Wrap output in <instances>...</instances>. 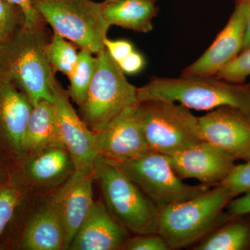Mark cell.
I'll return each mask as SVG.
<instances>
[{"label": "cell", "instance_id": "obj_27", "mask_svg": "<svg viewBox=\"0 0 250 250\" xmlns=\"http://www.w3.org/2000/svg\"><path fill=\"white\" fill-rule=\"evenodd\" d=\"M236 197L250 191V158L244 164L236 165L222 182Z\"/></svg>", "mask_w": 250, "mask_h": 250}, {"label": "cell", "instance_id": "obj_13", "mask_svg": "<svg viewBox=\"0 0 250 250\" xmlns=\"http://www.w3.org/2000/svg\"><path fill=\"white\" fill-rule=\"evenodd\" d=\"M137 106L122 113L104 129L93 131L99 156L123 161L151 151L136 115Z\"/></svg>", "mask_w": 250, "mask_h": 250}, {"label": "cell", "instance_id": "obj_6", "mask_svg": "<svg viewBox=\"0 0 250 250\" xmlns=\"http://www.w3.org/2000/svg\"><path fill=\"white\" fill-rule=\"evenodd\" d=\"M45 22L74 45L92 54L105 49L111 27L103 12V2L93 0H32Z\"/></svg>", "mask_w": 250, "mask_h": 250}, {"label": "cell", "instance_id": "obj_32", "mask_svg": "<svg viewBox=\"0 0 250 250\" xmlns=\"http://www.w3.org/2000/svg\"><path fill=\"white\" fill-rule=\"evenodd\" d=\"M226 210L231 216L250 215V191L232 199L227 205Z\"/></svg>", "mask_w": 250, "mask_h": 250}, {"label": "cell", "instance_id": "obj_24", "mask_svg": "<svg viewBox=\"0 0 250 250\" xmlns=\"http://www.w3.org/2000/svg\"><path fill=\"white\" fill-rule=\"evenodd\" d=\"M22 192L12 182L0 184V237L21 202Z\"/></svg>", "mask_w": 250, "mask_h": 250}, {"label": "cell", "instance_id": "obj_17", "mask_svg": "<svg viewBox=\"0 0 250 250\" xmlns=\"http://www.w3.org/2000/svg\"><path fill=\"white\" fill-rule=\"evenodd\" d=\"M21 243L24 250H65V231L51 198L27 224Z\"/></svg>", "mask_w": 250, "mask_h": 250}, {"label": "cell", "instance_id": "obj_1", "mask_svg": "<svg viewBox=\"0 0 250 250\" xmlns=\"http://www.w3.org/2000/svg\"><path fill=\"white\" fill-rule=\"evenodd\" d=\"M45 22L32 27L24 25L0 42V74L21 88L33 106L42 100L54 103L55 73L47 56Z\"/></svg>", "mask_w": 250, "mask_h": 250}, {"label": "cell", "instance_id": "obj_23", "mask_svg": "<svg viewBox=\"0 0 250 250\" xmlns=\"http://www.w3.org/2000/svg\"><path fill=\"white\" fill-rule=\"evenodd\" d=\"M47 56L54 73L61 72L70 78L78 61L79 52L75 45L54 32L47 46Z\"/></svg>", "mask_w": 250, "mask_h": 250}, {"label": "cell", "instance_id": "obj_7", "mask_svg": "<svg viewBox=\"0 0 250 250\" xmlns=\"http://www.w3.org/2000/svg\"><path fill=\"white\" fill-rule=\"evenodd\" d=\"M149 149L173 155L202 141L198 118L183 105L161 100L140 102L136 109Z\"/></svg>", "mask_w": 250, "mask_h": 250}, {"label": "cell", "instance_id": "obj_29", "mask_svg": "<svg viewBox=\"0 0 250 250\" xmlns=\"http://www.w3.org/2000/svg\"><path fill=\"white\" fill-rule=\"evenodd\" d=\"M105 48L111 58L119 63L135 50L134 45L126 40H110L106 39L104 42Z\"/></svg>", "mask_w": 250, "mask_h": 250}, {"label": "cell", "instance_id": "obj_26", "mask_svg": "<svg viewBox=\"0 0 250 250\" xmlns=\"http://www.w3.org/2000/svg\"><path fill=\"white\" fill-rule=\"evenodd\" d=\"M250 76V48L242 51L215 77L233 83H244Z\"/></svg>", "mask_w": 250, "mask_h": 250}, {"label": "cell", "instance_id": "obj_22", "mask_svg": "<svg viewBox=\"0 0 250 250\" xmlns=\"http://www.w3.org/2000/svg\"><path fill=\"white\" fill-rule=\"evenodd\" d=\"M93 54L82 49L79 52L76 67L69 78L70 86L67 93L79 106L84 103L95 75L97 57H94Z\"/></svg>", "mask_w": 250, "mask_h": 250}, {"label": "cell", "instance_id": "obj_33", "mask_svg": "<svg viewBox=\"0 0 250 250\" xmlns=\"http://www.w3.org/2000/svg\"><path fill=\"white\" fill-rule=\"evenodd\" d=\"M248 4V18L247 22L246 34H245L244 44L243 50L250 48V0H247Z\"/></svg>", "mask_w": 250, "mask_h": 250}, {"label": "cell", "instance_id": "obj_14", "mask_svg": "<svg viewBox=\"0 0 250 250\" xmlns=\"http://www.w3.org/2000/svg\"><path fill=\"white\" fill-rule=\"evenodd\" d=\"M94 179L93 172L75 170L51 197L65 231V250L69 249L74 237L95 204Z\"/></svg>", "mask_w": 250, "mask_h": 250}, {"label": "cell", "instance_id": "obj_18", "mask_svg": "<svg viewBox=\"0 0 250 250\" xmlns=\"http://www.w3.org/2000/svg\"><path fill=\"white\" fill-rule=\"evenodd\" d=\"M63 146L59 135L54 103L42 100L33 106L22 141L24 155H32L42 149Z\"/></svg>", "mask_w": 250, "mask_h": 250}, {"label": "cell", "instance_id": "obj_34", "mask_svg": "<svg viewBox=\"0 0 250 250\" xmlns=\"http://www.w3.org/2000/svg\"><path fill=\"white\" fill-rule=\"evenodd\" d=\"M118 1V0H104V2L109 3V2H112V1ZM153 1H157V0H153Z\"/></svg>", "mask_w": 250, "mask_h": 250}, {"label": "cell", "instance_id": "obj_12", "mask_svg": "<svg viewBox=\"0 0 250 250\" xmlns=\"http://www.w3.org/2000/svg\"><path fill=\"white\" fill-rule=\"evenodd\" d=\"M168 157L181 179H197L209 187L221 184L236 161L223 149L204 141Z\"/></svg>", "mask_w": 250, "mask_h": 250}, {"label": "cell", "instance_id": "obj_2", "mask_svg": "<svg viewBox=\"0 0 250 250\" xmlns=\"http://www.w3.org/2000/svg\"><path fill=\"white\" fill-rule=\"evenodd\" d=\"M152 100L179 103L197 111L231 106L250 115V85L233 83L215 76L153 77L138 88L139 103Z\"/></svg>", "mask_w": 250, "mask_h": 250}, {"label": "cell", "instance_id": "obj_19", "mask_svg": "<svg viewBox=\"0 0 250 250\" xmlns=\"http://www.w3.org/2000/svg\"><path fill=\"white\" fill-rule=\"evenodd\" d=\"M30 156L26 164V174L39 187L62 183L75 170L71 156L63 146L46 148Z\"/></svg>", "mask_w": 250, "mask_h": 250}, {"label": "cell", "instance_id": "obj_20", "mask_svg": "<svg viewBox=\"0 0 250 250\" xmlns=\"http://www.w3.org/2000/svg\"><path fill=\"white\" fill-rule=\"evenodd\" d=\"M103 12L110 25L147 33L153 29L152 20L159 12L153 0H118L103 1Z\"/></svg>", "mask_w": 250, "mask_h": 250}, {"label": "cell", "instance_id": "obj_30", "mask_svg": "<svg viewBox=\"0 0 250 250\" xmlns=\"http://www.w3.org/2000/svg\"><path fill=\"white\" fill-rule=\"evenodd\" d=\"M118 64L125 74L136 75L144 68L146 59L142 54L134 50Z\"/></svg>", "mask_w": 250, "mask_h": 250}, {"label": "cell", "instance_id": "obj_28", "mask_svg": "<svg viewBox=\"0 0 250 250\" xmlns=\"http://www.w3.org/2000/svg\"><path fill=\"white\" fill-rule=\"evenodd\" d=\"M123 250H170L169 243L161 233L156 232L136 235L128 238Z\"/></svg>", "mask_w": 250, "mask_h": 250}, {"label": "cell", "instance_id": "obj_31", "mask_svg": "<svg viewBox=\"0 0 250 250\" xmlns=\"http://www.w3.org/2000/svg\"><path fill=\"white\" fill-rule=\"evenodd\" d=\"M14 4H17L24 13L25 22L24 25L32 27L45 22L39 13L35 9L32 4V0H8Z\"/></svg>", "mask_w": 250, "mask_h": 250}, {"label": "cell", "instance_id": "obj_10", "mask_svg": "<svg viewBox=\"0 0 250 250\" xmlns=\"http://www.w3.org/2000/svg\"><path fill=\"white\" fill-rule=\"evenodd\" d=\"M202 141L223 149L233 158H250V115L238 108L220 106L198 118Z\"/></svg>", "mask_w": 250, "mask_h": 250}, {"label": "cell", "instance_id": "obj_15", "mask_svg": "<svg viewBox=\"0 0 250 250\" xmlns=\"http://www.w3.org/2000/svg\"><path fill=\"white\" fill-rule=\"evenodd\" d=\"M32 108L27 95L0 74V149L8 155L24 156L23 137Z\"/></svg>", "mask_w": 250, "mask_h": 250}, {"label": "cell", "instance_id": "obj_11", "mask_svg": "<svg viewBox=\"0 0 250 250\" xmlns=\"http://www.w3.org/2000/svg\"><path fill=\"white\" fill-rule=\"evenodd\" d=\"M248 18L247 0H236L226 26L205 53L184 69L181 76H215L232 62L243 50Z\"/></svg>", "mask_w": 250, "mask_h": 250}, {"label": "cell", "instance_id": "obj_25", "mask_svg": "<svg viewBox=\"0 0 250 250\" xmlns=\"http://www.w3.org/2000/svg\"><path fill=\"white\" fill-rule=\"evenodd\" d=\"M24 13L17 4L8 0H0V34L4 40L23 27Z\"/></svg>", "mask_w": 250, "mask_h": 250}, {"label": "cell", "instance_id": "obj_3", "mask_svg": "<svg viewBox=\"0 0 250 250\" xmlns=\"http://www.w3.org/2000/svg\"><path fill=\"white\" fill-rule=\"evenodd\" d=\"M234 197L219 184L196 197L167 206L159 209L157 231L172 250L195 245L232 217L226 207Z\"/></svg>", "mask_w": 250, "mask_h": 250}, {"label": "cell", "instance_id": "obj_4", "mask_svg": "<svg viewBox=\"0 0 250 250\" xmlns=\"http://www.w3.org/2000/svg\"><path fill=\"white\" fill-rule=\"evenodd\" d=\"M93 172L104 204L118 223L135 235L157 231L159 208L113 161L99 156Z\"/></svg>", "mask_w": 250, "mask_h": 250}, {"label": "cell", "instance_id": "obj_35", "mask_svg": "<svg viewBox=\"0 0 250 250\" xmlns=\"http://www.w3.org/2000/svg\"><path fill=\"white\" fill-rule=\"evenodd\" d=\"M4 41V39H3L2 36H1V34H0V42H1V41Z\"/></svg>", "mask_w": 250, "mask_h": 250}, {"label": "cell", "instance_id": "obj_21", "mask_svg": "<svg viewBox=\"0 0 250 250\" xmlns=\"http://www.w3.org/2000/svg\"><path fill=\"white\" fill-rule=\"evenodd\" d=\"M194 250H250V219L232 216L194 245Z\"/></svg>", "mask_w": 250, "mask_h": 250}, {"label": "cell", "instance_id": "obj_5", "mask_svg": "<svg viewBox=\"0 0 250 250\" xmlns=\"http://www.w3.org/2000/svg\"><path fill=\"white\" fill-rule=\"evenodd\" d=\"M97 65L80 117L92 131L104 129L126 110L137 106L138 88L126 80L106 48L97 54Z\"/></svg>", "mask_w": 250, "mask_h": 250}, {"label": "cell", "instance_id": "obj_16", "mask_svg": "<svg viewBox=\"0 0 250 250\" xmlns=\"http://www.w3.org/2000/svg\"><path fill=\"white\" fill-rule=\"evenodd\" d=\"M129 238V231L115 220L104 204L95 202L68 250H123Z\"/></svg>", "mask_w": 250, "mask_h": 250}, {"label": "cell", "instance_id": "obj_9", "mask_svg": "<svg viewBox=\"0 0 250 250\" xmlns=\"http://www.w3.org/2000/svg\"><path fill=\"white\" fill-rule=\"evenodd\" d=\"M52 92L59 135L62 145L71 156L75 170L93 172L99 156L93 131L77 114L67 90L62 88L56 77L52 81Z\"/></svg>", "mask_w": 250, "mask_h": 250}, {"label": "cell", "instance_id": "obj_8", "mask_svg": "<svg viewBox=\"0 0 250 250\" xmlns=\"http://www.w3.org/2000/svg\"><path fill=\"white\" fill-rule=\"evenodd\" d=\"M111 161L159 209L196 197L210 188L203 184L184 183L171 165L168 156L161 153L149 151L132 159Z\"/></svg>", "mask_w": 250, "mask_h": 250}]
</instances>
